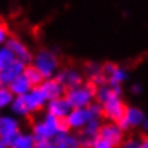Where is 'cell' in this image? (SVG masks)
<instances>
[{"mask_svg":"<svg viewBox=\"0 0 148 148\" xmlns=\"http://www.w3.org/2000/svg\"><path fill=\"white\" fill-rule=\"evenodd\" d=\"M62 131H69L65 125V121L55 118L48 112L42 118L36 119L32 124V130H30L36 143H53V140Z\"/></svg>","mask_w":148,"mask_h":148,"instance_id":"6da1fadb","label":"cell"},{"mask_svg":"<svg viewBox=\"0 0 148 148\" xmlns=\"http://www.w3.org/2000/svg\"><path fill=\"white\" fill-rule=\"evenodd\" d=\"M32 65L40 72L45 79H52L60 69L59 56L50 49H40L38 53L33 55Z\"/></svg>","mask_w":148,"mask_h":148,"instance_id":"7a4b0ae2","label":"cell"},{"mask_svg":"<svg viewBox=\"0 0 148 148\" xmlns=\"http://www.w3.org/2000/svg\"><path fill=\"white\" fill-rule=\"evenodd\" d=\"M97 88L92 84H82L76 88L68 89L65 94V98L72 106V109H81V108H89L95 102Z\"/></svg>","mask_w":148,"mask_h":148,"instance_id":"3957f363","label":"cell"},{"mask_svg":"<svg viewBox=\"0 0 148 148\" xmlns=\"http://www.w3.org/2000/svg\"><path fill=\"white\" fill-rule=\"evenodd\" d=\"M20 132V121L12 114H0V140L7 145Z\"/></svg>","mask_w":148,"mask_h":148,"instance_id":"277c9868","label":"cell"},{"mask_svg":"<svg viewBox=\"0 0 148 148\" xmlns=\"http://www.w3.org/2000/svg\"><path fill=\"white\" fill-rule=\"evenodd\" d=\"M145 118H147V115L144 114V111L141 108H138L135 105H130V106H127L125 115L118 122V125L125 132V131H128L131 128H140V127H143Z\"/></svg>","mask_w":148,"mask_h":148,"instance_id":"5b68a950","label":"cell"},{"mask_svg":"<svg viewBox=\"0 0 148 148\" xmlns=\"http://www.w3.org/2000/svg\"><path fill=\"white\" fill-rule=\"evenodd\" d=\"M91 119H94V118H92V115H91L88 108L72 109L71 114L65 119V125H66V128L71 132H78V131L81 132Z\"/></svg>","mask_w":148,"mask_h":148,"instance_id":"8992f818","label":"cell"},{"mask_svg":"<svg viewBox=\"0 0 148 148\" xmlns=\"http://www.w3.org/2000/svg\"><path fill=\"white\" fill-rule=\"evenodd\" d=\"M125 109H127V105H125L124 99L112 98L102 105V116H105V119H106L108 122H115V124H118V122L124 118Z\"/></svg>","mask_w":148,"mask_h":148,"instance_id":"52a82bcc","label":"cell"},{"mask_svg":"<svg viewBox=\"0 0 148 148\" xmlns=\"http://www.w3.org/2000/svg\"><path fill=\"white\" fill-rule=\"evenodd\" d=\"M103 75H105L106 84L109 86H122V84H125L130 78L128 71L124 66L115 65V63H105Z\"/></svg>","mask_w":148,"mask_h":148,"instance_id":"ba28073f","label":"cell"},{"mask_svg":"<svg viewBox=\"0 0 148 148\" xmlns=\"http://www.w3.org/2000/svg\"><path fill=\"white\" fill-rule=\"evenodd\" d=\"M55 79L68 91L72 88H76L79 85H82L84 82V76L81 73V71H78L76 68H63L59 69V72L56 73Z\"/></svg>","mask_w":148,"mask_h":148,"instance_id":"9c48e42d","label":"cell"},{"mask_svg":"<svg viewBox=\"0 0 148 148\" xmlns=\"http://www.w3.org/2000/svg\"><path fill=\"white\" fill-rule=\"evenodd\" d=\"M6 46L10 49V52L14 55V59L23 62L26 66L27 65H32V60H33V55L29 49V46L22 42L19 38H14V36H10V39L7 40Z\"/></svg>","mask_w":148,"mask_h":148,"instance_id":"30bf717a","label":"cell"},{"mask_svg":"<svg viewBox=\"0 0 148 148\" xmlns=\"http://www.w3.org/2000/svg\"><path fill=\"white\" fill-rule=\"evenodd\" d=\"M99 137L111 143L114 147H121V144L125 141V132L115 122H103L99 131Z\"/></svg>","mask_w":148,"mask_h":148,"instance_id":"8fae6325","label":"cell"},{"mask_svg":"<svg viewBox=\"0 0 148 148\" xmlns=\"http://www.w3.org/2000/svg\"><path fill=\"white\" fill-rule=\"evenodd\" d=\"M25 68H26V65L17 59H14L12 63L3 66V69L0 72V88H7L16 78L23 75Z\"/></svg>","mask_w":148,"mask_h":148,"instance_id":"7c38bea8","label":"cell"},{"mask_svg":"<svg viewBox=\"0 0 148 148\" xmlns=\"http://www.w3.org/2000/svg\"><path fill=\"white\" fill-rule=\"evenodd\" d=\"M25 99V103L27 106V111L29 114H36L39 112L40 109L46 108V103L49 102L48 101V97L45 95V92L39 88H33L26 97H23Z\"/></svg>","mask_w":148,"mask_h":148,"instance_id":"4fadbf2b","label":"cell"},{"mask_svg":"<svg viewBox=\"0 0 148 148\" xmlns=\"http://www.w3.org/2000/svg\"><path fill=\"white\" fill-rule=\"evenodd\" d=\"M72 111V106L69 105V102L66 101V98H59V99H53L49 101L46 103V112L53 115L55 118L60 119V121H65L66 116L71 114Z\"/></svg>","mask_w":148,"mask_h":148,"instance_id":"5bb4252c","label":"cell"},{"mask_svg":"<svg viewBox=\"0 0 148 148\" xmlns=\"http://www.w3.org/2000/svg\"><path fill=\"white\" fill-rule=\"evenodd\" d=\"M122 94H124L122 86H109L108 84H105V85L97 88L95 101L101 105H103L105 102H108L112 98H122Z\"/></svg>","mask_w":148,"mask_h":148,"instance_id":"9a60e30c","label":"cell"},{"mask_svg":"<svg viewBox=\"0 0 148 148\" xmlns=\"http://www.w3.org/2000/svg\"><path fill=\"white\" fill-rule=\"evenodd\" d=\"M40 89L45 92V95L48 97V101H53V99H59L63 98L66 94V89L55 79H45L43 84L40 85Z\"/></svg>","mask_w":148,"mask_h":148,"instance_id":"2e32d148","label":"cell"},{"mask_svg":"<svg viewBox=\"0 0 148 148\" xmlns=\"http://www.w3.org/2000/svg\"><path fill=\"white\" fill-rule=\"evenodd\" d=\"M7 88L10 89V92L13 94L14 98H23L33 89V86L30 85V82L27 81V78L25 75H20L19 78H16Z\"/></svg>","mask_w":148,"mask_h":148,"instance_id":"e0dca14e","label":"cell"},{"mask_svg":"<svg viewBox=\"0 0 148 148\" xmlns=\"http://www.w3.org/2000/svg\"><path fill=\"white\" fill-rule=\"evenodd\" d=\"M53 143L60 148H81L79 147V135L71 131H62L53 140Z\"/></svg>","mask_w":148,"mask_h":148,"instance_id":"ac0fdd59","label":"cell"},{"mask_svg":"<svg viewBox=\"0 0 148 148\" xmlns=\"http://www.w3.org/2000/svg\"><path fill=\"white\" fill-rule=\"evenodd\" d=\"M36 147V140L32 135V132H25L20 131L9 144V148H35Z\"/></svg>","mask_w":148,"mask_h":148,"instance_id":"d6986e66","label":"cell"},{"mask_svg":"<svg viewBox=\"0 0 148 148\" xmlns=\"http://www.w3.org/2000/svg\"><path fill=\"white\" fill-rule=\"evenodd\" d=\"M23 75L27 78V81L30 82V85H32L33 88H39V86L43 84V81H45V78L40 75V72H39L33 65H27V66L25 68Z\"/></svg>","mask_w":148,"mask_h":148,"instance_id":"ffe728a7","label":"cell"},{"mask_svg":"<svg viewBox=\"0 0 148 148\" xmlns=\"http://www.w3.org/2000/svg\"><path fill=\"white\" fill-rule=\"evenodd\" d=\"M9 109H10V114L13 116H16V118H26V116H29V111H27V106H26L23 98H14Z\"/></svg>","mask_w":148,"mask_h":148,"instance_id":"44dd1931","label":"cell"},{"mask_svg":"<svg viewBox=\"0 0 148 148\" xmlns=\"http://www.w3.org/2000/svg\"><path fill=\"white\" fill-rule=\"evenodd\" d=\"M13 94L10 92L9 88H0V111L3 109H9L12 102H13Z\"/></svg>","mask_w":148,"mask_h":148,"instance_id":"7402d4cb","label":"cell"},{"mask_svg":"<svg viewBox=\"0 0 148 148\" xmlns=\"http://www.w3.org/2000/svg\"><path fill=\"white\" fill-rule=\"evenodd\" d=\"M85 72L92 81L94 78H97V76L103 73V66L101 63H98V62H88L85 65Z\"/></svg>","mask_w":148,"mask_h":148,"instance_id":"603a6c76","label":"cell"},{"mask_svg":"<svg viewBox=\"0 0 148 148\" xmlns=\"http://www.w3.org/2000/svg\"><path fill=\"white\" fill-rule=\"evenodd\" d=\"M13 60H14V55L10 52V49L7 46H1L0 48V63L3 66H6V65L12 63Z\"/></svg>","mask_w":148,"mask_h":148,"instance_id":"cb8c5ba5","label":"cell"},{"mask_svg":"<svg viewBox=\"0 0 148 148\" xmlns=\"http://www.w3.org/2000/svg\"><path fill=\"white\" fill-rule=\"evenodd\" d=\"M9 39H10V36H9V29H7V26H6L4 23L0 22V48H1V46H6V43H7Z\"/></svg>","mask_w":148,"mask_h":148,"instance_id":"d4e9b609","label":"cell"},{"mask_svg":"<svg viewBox=\"0 0 148 148\" xmlns=\"http://www.w3.org/2000/svg\"><path fill=\"white\" fill-rule=\"evenodd\" d=\"M88 109H89V112H91V115H92L94 119H101V116H102V105L101 103H98L95 101Z\"/></svg>","mask_w":148,"mask_h":148,"instance_id":"484cf974","label":"cell"},{"mask_svg":"<svg viewBox=\"0 0 148 148\" xmlns=\"http://www.w3.org/2000/svg\"><path fill=\"white\" fill-rule=\"evenodd\" d=\"M91 148H115L111 143H108L106 140H103V138H101V137H98L94 143H92V145H91Z\"/></svg>","mask_w":148,"mask_h":148,"instance_id":"4316f807","label":"cell"},{"mask_svg":"<svg viewBox=\"0 0 148 148\" xmlns=\"http://www.w3.org/2000/svg\"><path fill=\"white\" fill-rule=\"evenodd\" d=\"M119 148H140V140L137 138H128L125 140Z\"/></svg>","mask_w":148,"mask_h":148,"instance_id":"83f0119b","label":"cell"},{"mask_svg":"<svg viewBox=\"0 0 148 148\" xmlns=\"http://www.w3.org/2000/svg\"><path fill=\"white\" fill-rule=\"evenodd\" d=\"M130 91H131L132 95H140L143 92V86H141V84H132L131 88H130Z\"/></svg>","mask_w":148,"mask_h":148,"instance_id":"f1b7e54d","label":"cell"},{"mask_svg":"<svg viewBox=\"0 0 148 148\" xmlns=\"http://www.w3.org/2000/svg\"><path fill=\"white\" fill-rule=\"evenodd\" d=\"M140 148H148V137H144L140 140Z\"/></svg>","mask_w":148,"mask_h":148,"instance_id":"f546056e","label":"cell"},{"mask_svg":"<svg viewBox=\"0 0 148 148\" xmlns=\"http://www.w3.org/2000/svg\"><path fill=\"white\" fill-rule=\"evenodd\" d=\"M145 132H148V116L145 118V121H144V124H143V127H141Z\"/></svg>","mask_w":148,"mask_h":148,"instance_id":"4dcf8cb0","label":"cell"},{"mask_svg":"<svg viewBox=\"0 0 148 148\" xmlns=\"http://www.w3.org/2000/svg\"><path fill=\"white\" fill-rule=\"evenodd\" d=\"M46 148H60V147H59V145H56L55 143H50V144H49V145H48Z\"/></svg>","mask_w":148,"mask_h":148,"instance_id":"1f68e13d","label":"cell"},{"mask_svg":"<svg viewBox=\"0 0 148 148\" xmlns=\"http://www.w3.org/2000/svg\"><path fill=\"white\" fill-rule=\"evenodd\" d=\"M0 148H9V145H7L6 143H3V141L0 140Z\"/></svg>","mask_w":148,"mask_h":148,"instance_id":"d6a6232c","label":"cell"},{"mask_svg":"<svg viewBox=\"0 0 148 148\" xmlns=\"http://www.w3.org/2000/svg\"><path fill=\"white\" fill-rule=\"evenodd\" d=\"M1 69H3V65H1V63H0V72H1Z\"/></svg>","mask_w":148,"mask_h":148,"instance_id":"836d02e7","label":"cell"}]
</instances>
